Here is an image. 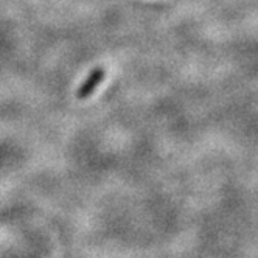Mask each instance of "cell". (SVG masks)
Returning <instances> with one entry per match:
<instances>
[{"label":"cell","mask_w":258,"mask_h":258,"mask_svg":"<svg viewBox=\"0 0 258 258\" xmlns=\"http://www.w3.org/2000/svg\"><path fill=\"white\" fill-rule=\"evenodd\" d=\"M104 77H106V70H104L103 67L94 69V70L90 72V75H89V77L83 81V84L80 86V89H78V92H77V97H78L80 100L89 98V97L95 92V89L103 83Z\"/></svg>","instance_id":"6da1fadb"}]
</instances>
